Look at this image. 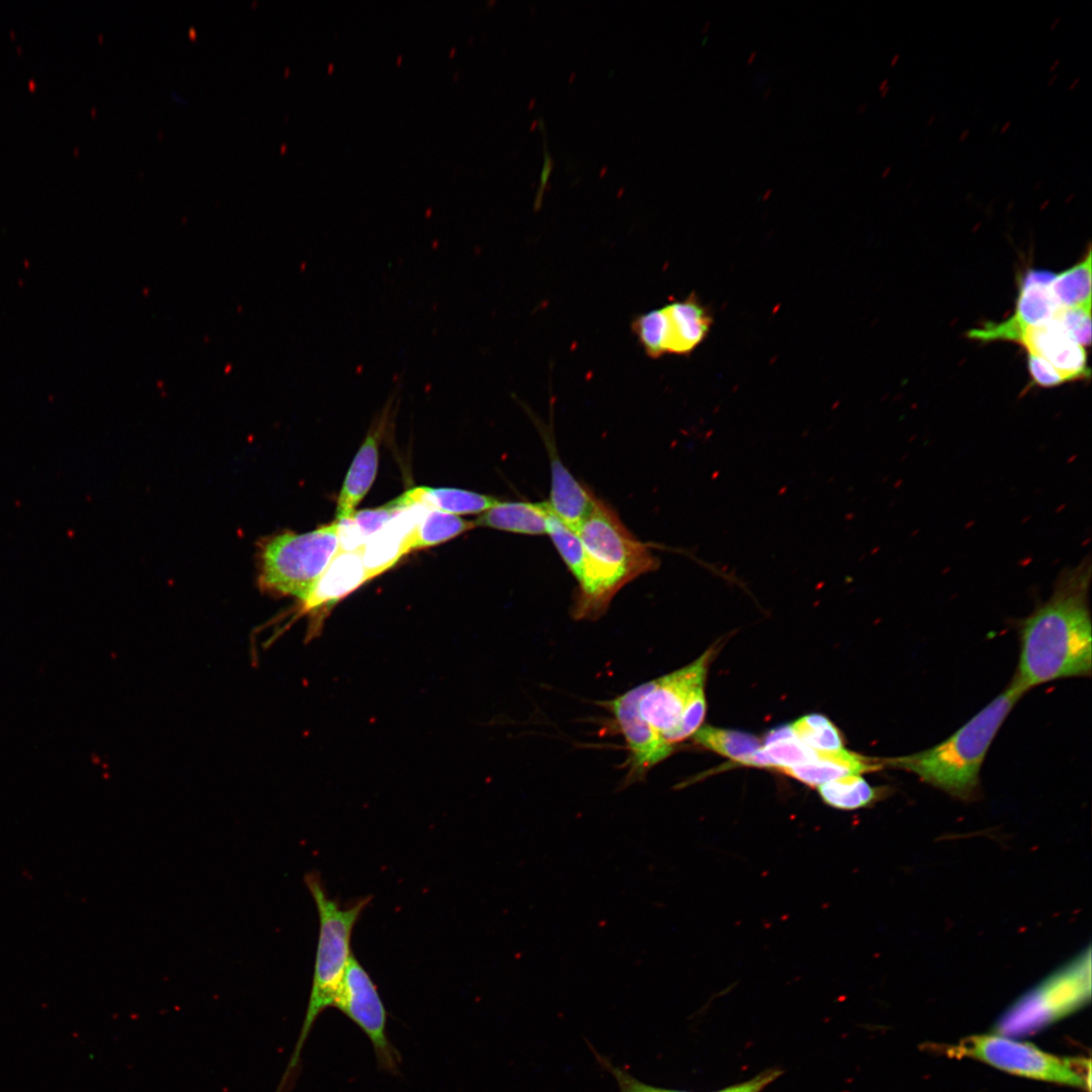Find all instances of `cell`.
I'll return each instance as SVG.
<instances>
[{"label": "cell", "mask_w": 1092, "mask_h": 1092, "mask_svg": "<svg viewBox=\"0 0 1092 1092\" xmlns=\"http://www.w3.org/2000/svg\"><path fill=\"white\" fill-rule=\"evenodd\" d=\"M713 654L710 648L689 665L601 704L613 715L628 750V771L621 789L642 781L672 753L674 745L700 728Z\"/></svg>", "instance_id": "cell-1"}, {"label": "cell", "mask_w": 1092, "mask_h": 1092, "mask_svg": "<svg viewBox=\"0 0 1092 1092\" xmlns=\"http://www.w3.org/2000/svg\"><path fill=\"white\" fill-rule=\"evenodd\" d=\"M1090 581L1089 559L1066 568L1052 596L1021 622L1019 660L1010 684L1023 695L1052 680L1091 674Z\"/></svg>", "instance_id": "cell-2"}, {"label": "cell", "mask_w": 1092, "mask_h": 1092, "mask_svg": "<svg viewBox=\"0 0 1092 1092\" xmlns=\"http://www.w3.org/2000/svg\"><path fill=\"white\" fill-rule=\"evenodd\" d=\"M576 532L583 545L584 562L572 616L595 620L605 614L625 584L654 570L657 561L647 545L638 541L601 499Z\"/></svg>", "instance_id": "cell-3"}, {"label": "cell", "mask_w": 1092, "mask_h": 1092, "mask_svg": "<svg viewBox=\"0 0 1092 1092\" xmlns=\"http://www.w3.org/2000/svg\"><path fill=\"white\" fill-rule=\"evenodd\" d=\"M1023 694L1012 684L947 739L928 749L882 758L884 766L906 770L947 794L970 800L989 747Z\"/></svg>", "instance_id": "cell-4"}, {"label": "cell", "mask_w": 1092, "mask_h": 1092, "mask_svg": "<svg viewBox=\"0 0 1092 1092\" xmlns=\"http://www.w3.org/2000/svg\"><path fill=\"white\" fill-rule=\"evenodd\" d=\"M304 883L318 913V940L305 1016L277 1092L283 1091L287 1080L297 1067L301 1050L318 1015L328 1007L333 1006L352 957L353 929L361 913L371 901L370 897H364L352 905L342 906L337 899L329 896L322 877L315 872L306 874Z\"/></svg>", "instance_id": "cell-5"}, {"label": "cell", "mask_w": 1092, "mask_h": 1092, "mask_svg": "<svg viewBox=\"0 0 1092 1092\" xmlns=\"http://www.w3.org/2000/svg\"><path fill=\"white\" fill-rule=\"evenodd\" d=\"M339 523L306 533L266 537L258 549V585L268 595L304 602L339 550Z\"/></svg>", "instance_id": "cell-6"}, {"label": "cell", "mask_w": 1092, "mask_h": 1092, "mask_svg": "<svg viewBox=\"0 0 1092 1092\" xmlns=\"http://www.w3.org/2000/svg\"><path fill=\"white\" fill-rule=\"evenodd\" d=\"M1091 995V950L1079 956L1020 997L999 1018L997 1032L1021 1036L1036 1032L1073 1012Z\"/></svg>", "instance_id": "cell-7"}, {"label": "cell", "mask_w": 1092, "mask_h": 1092, "mask_svg": "<svg viewBox=\"0 0 1092 1092\" xmlns=\"http://www.w3.org/2000/svg\"><path fill=\"white\" fill-rule=\"evenodd\" d=\"M953 1057H971L1012 1074L1081 1087L1090 1091V1061L1059 1058L1036 1046L999 1035H974L946 1050Z\"/></svg>", "instance_id": "cell-8"}, {"label": "cell", "mask_w": 1092, "mask_h": 1092, "mask_svg": "<svg viewBox=\"0 0 1092 1092\" xmlns=\"http://www.w3.org/2000/svg\"><path fill=\"white\" fill-rule=\"evenodd\" d=\"M333 1006L350 1018L370 1039L379 1065L396 1067V1053L386 1035V1010L367 971L352 954Z\"/></svg>", "instance_id": "cell-9"}, {"label": "cell", "mask_w": 1092, "mask_h": 1092, "mask_svg": "<svg viewBox=\"0 0 1092 1092\" xmlns=\"http://www.w3.org/2000/svg\"><path fill=\"white\" fill-rule=\"evenodd\" d=\"M1053 275L1046 270L1028 269L1019 281L1014 313L1003 322L972 329L968 337L981 342H1014L1023 328L1052 320L1061 307L1051 291Z\"/></svg>", "instance_id": "cell-10"}, {"label": "cell", "mask_w": 1092, "mask_h": 1092, "mask_svg": "<svg viewBox=\"0 0 1092 1092\" xmlns=\"http://www.w3.org/2000/svg\"><path fill=\"white\" fill-rule=\"evenodd\" d=\"M367 581L359 550H338L309 597L301 603L300 614L309 616L306 640L318 636L336 604Z\"/></svg>", "instance_id": "cell-11"}, {"label": "cell", "mask_w": 1092, "mask_h": 1092, "mask_svg": "<svg viewBox=\"0 0 1092 1092\" xmlns=\"http://www.w3.org/2000/svg\"><path fill=\"white\" fill-rule=\"evenodd\" d=\"M1014 343L1023 346L1027 354L1050 362L1067 382L1090 378L1085 348L1071 339L1054 318L1023 328Z\"/></svg>", "instance_id": "cell-12"}, {"label": "cell", "mask_w": 1092, "mask_h": 1092, "mask_svg": "<svg viewBox=\"0 0 1092 1092\" xmlns=\"http://www.w3.org/2000/svg\"><path fill=\"white\" fill-rule=\"evenodd\" d=\"M427 509L417 505L400 511L358 549L368 580L392 567L410 552V538Z\"/></svg>", "instance_id": "cell-13"}, {"label": "cell", "mask_w": 1092, "mask_h": 1092, "mask_svg": "<svg viewBox=\"0 0 1092 1092\" xmlns=\"http://www.w3.org/2000/svg\"><path fill=\"white\" fill-rule=\"evenodd\" d=\"M545 439L551 467V489L547 504L563 523L576 531L595 509L599 498L574 478L561 462L551 439L547 436Z\"/></svg>", "instance_id": "cell-14"}, {"label": "cell", "mask_w": 1092, "mask_h": 1092, "mask_svg": "<svg viewBox=\"0 0 1092 1092\" xmlns=\"http://www.w3.org/2000/svg\"><path fill=\"white\" fill-rule=\"evenodd\" d=\"M389 407L390 399L383 408L378 426L369 432L353 459L338 498L337 521L353 518L356 507L366 495L375 479L379 458V433L385 424Z\"/></svg>", "instance_id": "cell-15"}, {"label": "cell", "mask_w": 1092, "mask_h": 1092, "mask_svg": "<svg viewBox=\"0 0 1092 1092\" xmlns=\"http://www.w3.org/2000/svg\"><path fill=\"white\" fill-rule=\"evenodd\" d=\"M667 321V354L689 355L707 337L712 317L691 295L662 306Z\"/></svg>", "instance_id": "cell-16"}, {"label": "cell", "mask_w": 1092, "mask_h": 1092, "mask_svg": "<svg viewBox=\"0 0 1092 1092\" xmlns=\"http://www.w3.org/2000/svg\"><path fill=\"white\" fill-rule=\"evenodd\" d=\"M884 767L882 758H873L844 748L825 751L824 759L782 767L778 770L811 786L819 787L846 776L875 771Z\"/></svg>", "instance_id": "cell-17"}, {"label": "cell", "mask_w": 1092, "mask_h": 1092, "mask_svg": "<svg viewBox=\"0 0 1092 1092\" xmlns=\"http://www.w3.org/2000/svg\"><path fill=\"white\" fill-rule=\"evenodd\" d=\"M498 502L494 496L465 489L418 486L389 503L400 511L419 505L458 516L484 513Z\"/></svg>", "instance_id": "cell-18"}, {"label": "cell", "mask_w": 1092, "mask_h": 1092, "mask_svg": "<svg viewBox=\"0 0 1092 1092\" xmlns=\"http://www.w3.org/2000/svg\"><path fill=\"white\" fill-rule=\"evenodd\" d=\"M476 526L523 535L547 534L546 503L498 502L482 513Z\"/></svg>", "instance_id": "cell-19"}, {"label": "cell", "mask_w": 1092, "mask_h": 1092, "mask_svg": "<svg viewBox=\"0 0 1092 1092\" xmlns=\"http://www.w3.org/2000/svg\"><path fill=\"white\" fill-rule=\"evenodd\" d=\"M476 527L457 515L427 509L418 521L408 541V551L428 548L446 542Z\"/></svg>", "instance_id": "cell-20"}, {"label": "cell", "mask_w": 1092, "mask_h": 1092, "mask_svg": "<svg viewBox=\"0 0 1092 1092\" xmlns=\"http://www.w3.org/2000/svg\"><path fill=\"white\" fill-rule=\"evenodd\" d=\"M1051 291L1061 307L1091 305V249L1069 269L1054 274Z\"/></svg>", "instance_id": "cell-21"}, {"label": "cell", "mask_w": 1092, "mask_h": 1092, "mask_svg": "<svg viewBox=\"0 0 1092 1092\" xmlns=\"http://www.w3.org/2000/svg\"><path fill=\"white\" fill-rule=\"evenodd\" d=\"M825 804L835 809L854 810L869 806L881 795L861 776L852 775L817 787Z\"/></svg>", "instance_id": "cell-22"}, {"label": "cell", "mask_w": 1092, "mask_h": 1092, "mask_svg": "<svg viewBox=\"0 0 1092 1092\" xmlns=\"http://www.w3.org/2000/svg\"><path fill=\"white\" fill-rule=\"evenodd\" d=\"M693 736L697 744L739 763L761 747L751 734L712 726L699 728Z\"/></svg>", "instance_id": "cell-23"}, {"label": "cell", "mask_w": 1092, "mask_h": 1092, "mask_svg": "<svg viewBox=\"0 0 1092 1092\" xmlns=\"http://www.w3.org/2000/svg\"><path fill=\"white\" fill-rule=\"evenodd\" d=\"M631 329L648 357L657 359L667 354V321L663 307L638 314L633 318Z\"/></svg>", "instance_id": "cell-24"}, {"label": "cell", "mask_w": 1092, "mask_h": 1092, "mask_svg": "<svg viewBox=\"0 0 1092 1092\" xmlns=\"http://www.w3.org/2000/svg\"><path fill=\"white\" fill-rule=\"evenodd\" d=\"M790 728L798 740L814 749L830 751L843 748L838 729L822 715L804 716L790 725Z\"/></svg>", "instance_id": "cell-25"}, {"label": "cell", "mask_w": 1092, "mask_h": 1092, "mask_svg": "<svg viewBox=\"0 0 1092 1092\" xmlns=\"http://www.w3.org/2000/svg\"><path fill=\"white\" fill-rule=\"evenodd\" d=\"M547 506V534L560 557L578 580L584 562V549L576 531L563 523Z\"/></svg>", "instance_id": "cell-26"}, {"label": "cell", "mask_w": 1092, "mask_h": 1092, "mask_svg": "<svg viewBox=\"0 0 1092 1092\" xmlns=\"http://www.w3.org/2000/svg\"><path fill=\"white\" fill-rule=\"evenodd\" d=\"M1056 320L1067 335L1081 346L1091 344V305L1060 307Z\"/></svg>", "instance_id": "cell-27"}, {"label": "cell", "mask_w": 1092, "mask_h": 1092, "mask_svg": "<svg viewBox=\"0 0 1092 1092\" xmlns=\"http://www.w3.org/2000/svg\"><path fill=\"white\" fill-rule=\"evenodd\" d=\"M592 1049L597 1062L601 1067L608 1071L616 1080L620 1092H691L686 1090L668 1089L646 1084L636 1079L627 1070L622 1069L619 1066L614 1065L608 1058L600 1055L592 1045Z\"/></svg>", "instance_id": "cell-28"}, {"label": "cell", "mask_w": 1092, "mask_h": 1092, "mask_svg": "<svg viewBox=\"0 0 1092 1092\" xmlns=\"http://www.w3.org/2000/svg\"><path fill=\"white\" fill-rule=\"evenodd\" d=\"M400 510L389 503L377 508L355 512L353 521L359 528L362 536L367 540L373 534L381 530Z\"/></svg>", "instance_id": "cell-29"}, {"label": "cell", "mask_w": 1092, "mask_h": 1092, "mask_svg": "<svg viewBox=\"0 0 1092 1092\" xmlns=\"http://www.w3.org/2000/svg\"><path fill=\"white\" fill-rule=\"evenodd\" d=\"M1027 369L1037 386L1052 388L1067 382L1050 362L1036 355L1027 354Z\"/></svg>", "instance_id": "cell-30"}, {"label": "cell", "mask_w": 1092, "mask_h": 1092, "mask_svg": "<svg viewBox=\"0 0 1092 1092\" xmlns=\"http://www.w3.org/2000/svg\"><path fill=\"white\" fill-rule=\"evenodd\" d=\"M783 1073L784 1071L779 1068L765 1069L747 1081L728 1086L716 1092H761Z\"/></svg>", "instance_id": "cell-31"}, {"label": "cell", "mask_w": 1092, "mask_h": 1092, "mask_svg": "<svg viewBox=\"0 0 1092 1092\" xmlns=\"http://www.w3.org/2000/svg\"><path fill=\"white\" fill-rule=\"evenodd\" d=\"M970 132H971V131H970V129H969V128H966V129H964V130H963V131H962V132L960 133V135H959V140H960L961 142H963V141H966V140H967V139L969 138V135H970Z\"/></svg>", "instance_id": "cell-32"}, {"label": "cell", "mask_w": 1092, "mask_h": 1092, "mask_svg": "<svg viewBox=\"0 0 1092 1092\" xmlns=\"http://www.w3.org/2000/svg\"><path fill=\"white\" fill-rule=\"evenodd\" d=\"M1060 64H1061V59H1060V58H1057V59H1056V60H1055V61H1054V62L1052 63V65L1050 66V68H1049V71H1050V72H1054V71H1055V70H1056V69L1058 68V66H1059Z\"/></svg>", "instance_id": "cell-33"}, {"label": "cell", "mask_w": 1092, "mask_h": 1092, "mask_svg": "<svg viewBox=\"0 0 1092 1092\" xmlns=\"http://www.w3.org/2000/svg\"><path fill=\"white\" fill-rule=\"evenodd\" d=\"M1011 124H1012V121H1011V120H1006V121H1005V122L1003 123V125H1002V126L1000 127V131H1001L1002 133H1003V132H1005V131H1007V130H1008V128H1009V127L1011 126Z\"/></svg>", "instance_id": "cell-34"}, {"label": "cell", "mask_w": 1092, "mask_h": 1092, "mask_svg": "<svg viewBox=\"0 0 1092 1092\" xmlns=\"http://www.w3.org/2000/svg\"><path fill=\"white\" fill-rule=\"evenodd\" d=\"M1080 77L1075 78L1069 85L1068 90L1072 91L1080 82Z\"/></svg>", "instance_id": "cell-35"}, {"label": "cell", "mask_w": 1092, "mask_h": 1092, "mask_svg": "<svg viewBox=\"0 0 1092 1092\" xmlns=\"http://www.w3.org/2000/svg\"><path fill=\"white\" fill-rule=\"evenodd\" d=\"M891 170H892L891 166L885 167L884 170H882V173H881L882 178H887L890 175Z\"/></svg>", "instance_id": "cell-36"}, {"label": "cell", "mask_w": 1092, "mask_h": 1092, "mask_svg": "<svg viewBox=\"0 0 1092 1092\" xmlns=\"http://www.w3.org/2000/svg\"><path fill=\"white\" fill-rule=\"evenodd\" d=\"M756 57H757V52L752 51L747 57V64H751L755 60Z\"/></svg>", "instance_id": "cell-37"}, {"label": "cell", "mask_w": 1092, "mask_h": 1092, "mask_svg": "<svg viewBox=\"0 0 1092 1092\" xmlns=\"http://www.w3.org/2000/svg\"><path fill=\"white\" fill-rule=\"evenodd\" d=\"M899 60H900V54H899V53H898V54H895V55H894V56L892 57V59L890 60V66H891V67H894V66H895V65H896V64L898 63V61H899Z\"/></svg>", "instance_id": "cell-38"}, {"label": "cell", "mask_w": 1092, "mask_h": 1092, "mask_svg": "<svg viewBox=\"0 0 1092 1092\" xmlns=\"http://www.w3.org/2000/svg\"><path fill=\"white\" fill-rule=\"evenodd\" d=\"M888 83H889V79L884 78L879 84V91L881 92L883 89H885L888 86Z\"/></svg>", "instance_id": "cell-39"}, {"label": "cell", "mask_w": 1092, "mask_h": 1092, "mask_svg": "<svg viewBox=\"0 0 1092 1092\" xmlns=\"http://www.w3.org/2000/svg\"><path fill=\"white\" fill-rule=\"evenodd\" d=\"M1061 20H1062L1061 16L1056 17L1054 19V21L1051 23L1050 29H1055L1058 26V24L1061 22Z\"/></svg>", "instance_id": "cell-40"}, {"label": "cell", "mask_w": 1092, "mask_h": 1092, "mask_svg": "<svg viewBox=\"0 0 1092 1092\" xmlns=\"http://www.w3.org/2000/svg\"><path fill=\"white\" fill-rule=\"evenodd\" d=\"M867 108H868V103H867V102H862V103H859V104L857 105V111H858L859 113H862V112H864Z\"/></svg>", "instance_id": "cell-41"}, {"label": "cell", "mask_w": 1092, "mask_h": 1092, "mask_svg": "<svg viewBox=\"0 0 1092 1092\" xmlns=\"http://www.w3.org/2000/svg\"><path fill=\"white\" fill-rule=\"evenodd\" d=\"M1058 77H1059V75L1057 73L1053 74L1048 80V85L1049 86L1053 85L1055 83V81L1058 79Z\"/></svg>", "instance_id": "cell-42"}, {"label": "cell", "mask_w": 1092, "mask_h": 1092, "mask_svg": "<svg viewBox=\"0 0 1092 1092\" xmlns=\"http://www.w3.org/2000/svg\"><path fill=\"white\" fill-rule=\"evenodd\" d=\"M889 92H890V86L888 85V86H887V87H886L885 89H883V90H882V91L880 92V93H881V97H883V98H884V97H886V96H887V94H888Z\"/></svg>", "instance_id": "cell-43"}, {"label": "cell", "mask_w": 1092, "mask_h": 1092, "mask_svg": "<svg viewBox=\"0 0 1092 1092\" xmlns=\"http://www.w3.org/2000/svg\"><path fill=\"white\" fill-rule=\"evenodd\" d=\"M771 192H772L771 188L766 189L764 191L763 195H762V198H764V199L767 198L771 194Z\"/></svg>", "instance_id": "cell-44"}, {"label": "cell", "mask_w": 1092, "mask_h": 1092, "mask_svg": "<svg viewBox=\"0 0 1092 1092\" xmlns=\"http://www.w3.org/2000/svg\"><path fill=\"white\" fill-rule=\"evenodd\" d=\"M710 23H711V22H710L709 20H707V21H706V22L704 23V25H703V27H702V31H703V32H706V31H707V29H708V28H709V26H710Z\"/></svg>", "instance_id": "cell-45"}, {"label": "cell", "mask_w": 1092, "mask_h": 1092, "mask_svg": "<svg viewBox=\"0 0 1092 1092\" xmlns=\"http://www.w3.org/2000/svg\"><path fill=\"white\" fill-rule=\"evenodd\" d=\"M935 117H936L935 114H931L930 117L927 119V125L932 124L933 121L935 120Z\"/></svg>", "instance_id": "cell-46"}, {"label": "cell", "mask_w": 1092, "mask_h": 1092, "mask_svg": "<svg viewBox=\"0 0 1092 1092\" xmlns=\"http://www.w3.org/2000/svg\"><path fill=\"white\" fill-rule=\"evenodd\" d=\"M770 92H771V88L770 87L766 88L764 90V92H763V97L766 98L770 94Z\"/></svg>", "instance_id": "cell-47"}, {"label": "cell", "mask_w": 1092, "mask_h": 1092, "mask_svg": "<svg viewBox=\"0 0 1092 1092\" xmlns=\"http://www.w3.org/2000/svg\"><path fill=\"white\" fill-rule=\"evenodd\" d=\"M998 126H999V124H998V123L994 124V125L992 126V131H993V132H994V131H996V130H997V128H998Z\"/></svg>", "instance_id": "cell-48"}, {"label": "cell", "mask_w": 1092, "mask_h": 1092, "mask_svg": "<svg viewBox=\"0 0 1092 1092\" xmlns=\"http://www.w3.org/2000/svg\"><path fill=\"white\" fill-rule=\"evenodd\" d=\"M1072 197H1074V193H1071V195L1067 198V200H1070Z\"/></svg>", "instance_id": "cell-49"}]
</instances>
